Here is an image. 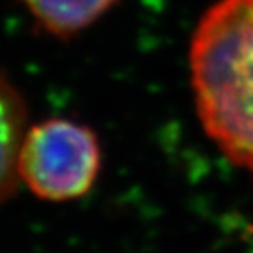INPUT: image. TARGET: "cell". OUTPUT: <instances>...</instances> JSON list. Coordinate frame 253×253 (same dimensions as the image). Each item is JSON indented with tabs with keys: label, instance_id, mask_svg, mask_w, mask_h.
<instances>
[{
	"label": "cell",
	"instance_id": "cell-4",
	"mask_svg": "<svg viewBox=\"0 0 253 253\" xmlns=\"http://www.w3.org/2000/svg\"><path fill=\"white\" fill-rule=\"evenodd\" d=\"M46 34L60 39L78 36L99 21L118 0H20Z\"/></svg>",
	"mask_w": 253,
	"mask_h": 253
},
{
	"label": "cell",
	"instance_id": "cell-3",
	"mask_svg": "<svg viewBox=\"0 0 253 253\" xmlns=\"http://www.w3.org/2000/svg\"><path fill=\"white\" fill-rule=\"evenodd\" d=\"M27 104L20 90L0 71V206L20 185L18 155L27 134Z\"/></svg>",
	"mask_w": 253,
	"mask_h": 253
},
{
	"label": "cell",
	"instance_id": "cell-1",
	"mask_svg": "<svg viewBox=\"0 0 253 253\" xmlns=\"http://www.w3.org/2000/svg\"><path fill=\"white\" fill-rule=\"evenodd\" d=\"M188 63L204 132L253 170V0H216L195 27Z\"/></svg>",
	"mask_w": 253,
	"mask_h": 253
},
{
	"label": "cell",
	"instance_id": "cell-2",
	"mask_svg": "<svg viewBox=\"0 0 253 253\" xmlns=\"http://www.w3.org/2000/svg\"><path fill=\"white\" fill-rule=\"evenodd\" d=\"M100 164V142L90 126L49 118L27 128L18 155V174L36 197L67 202L90 192Z\"/></svg>",
	"mask_w": 253,
	"mask_h": 253
}]
</instances>
